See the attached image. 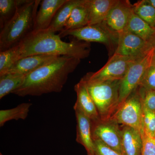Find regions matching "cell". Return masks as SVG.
I'll list each match as a JSON object with an SVG mask.
<instances>
[{"label": "cell", "mask_w": 155, "mask_h": 155, "mask_svg": "<svg viewBox=\"0 0 155 155\" xmlns=\"http://www.w3.org/2000/svg\"><path fill=\"white\" fill-rule=\"evenodd\" d=\"M27 75L7 73L0 75V99L22 86Z\"/></svg>", "instance_id": "obj_21"}, {"label": "cell", "mask_w": 155, "mask_h": 155, "mask_svg": "<svg viewBox=\"0 0 155 155\" xmlns=\"http://www.w3.org/2000/svg\"><path fill=\"white\" fill-rule=\"evenodd\" d=\"M0 155H3L2 154V153H0Z\"/></svg>", "instance_id": "obj_34"}, {"label": "cell", "mask_w": 155, "mask_h": 155, "mask_svg": "<svg viewBox=\"0 0 155 155\" xmlns=\"http://www.w3.org/2000/svg\"><path fill=\"white\" fill-rule=\"evenodd\" d=\"M89 12L86 0L73 9L67 20L64 30H71L81 28L88 25Z\"/></svg>", "instance_id": "obj_20"}, {"label": "cell", "mask_w": 155, "mask_h": 155, "mask_svg": "<svg viewBox=\"0 0 155 155\" xmlns=\"http://www.w3.org/2000/svg\"><path fill=\"white\" fill-rule=\"evenodd\" d=\"M147 48L148 51H149L151 49L153 50L154 54H155V28L154 32L152 37L147 42Z\"/></svg>", "instance_id": "obj_31"}, {"label": "cell", "mask_w": 155, "mask_h": 155, "mask_svg": "<svg viewBox=\"0 0 155 155\" xmlns=\"http://www.w3.org/2000/svg\"><path fill=\"white\" fill-rule=\"evenodd\" d=\"M58 35L61 38L71 36L80 41L103 44L106 46L110 56L115 53L119 42V34L111 30L104 22L77 29L63 30Z\"/></svg>", "instance_id": "obj_5"}, {"label": "cell", "mask_w": 155, "mask_h": 155, "mask_svg": "<svg viewBox=\"0 0 155 155\" xmlns=\"http://www.w3.org/2000/svg\"><path fill=\"white\" fill-rule=\"evenodd\" d=\"M80 59L60 56L26 76L22 86L12 94L19 97L39 96L61 92L69 74L75 71Z\"/></svg>", "instance_id": "obj_1"}, {"label": "cell", "mask_w": 155, "mask_h": 155, "mask_svg": "<svg viewBox=\"0 0 155 155\" xmlns=\"http://www.w3.org/2000/svg\"><path fill=\"white\" fill-rule=\"evenodd\" d=\"M67 0H43L35 20L33 30H42L49 27L59 8Z\"/></svg>", "instance_id": "obj_14"}, {"label": "cell", "mask_w": 155, "mask_h": 155, "mask_svg": "<svg viewBox=\"0 0 155 155\" xmlns=\"http://www.w3.org/2000/svg\"><path fill=\"white\" fill-rule=\"evenodd\" d=\"M148 52L147 41L125 30L119 34L118 46L114 54L137 60L144 57Z\"/></svg>", "instance_id": "obj_10"}, {"label": "cell", "mask_w": 155, "mask_h": 155, "mask_svg": "<svg viewBox=\"0 0 155 155\" xmlns=\"http://www.w3.org/2000/svg\"><path fill=\"white\" fill-rule=\"evenodd\" d=\"M143 128L147 133L155 137V113L149 110L143 106Z\"/></svg>", "instance_id": "obj_28"}, {"label": "cell", "mask_w": 155, "mask_h": 155, "mask_svg": "<svg viewBox=\"0 0 155 155\" xmlns=\"http://www.w3.org/2000/svg\"><path fill=\"white\" fill-rule=\"evenodd\" d=\"M118 0H86L89 12L88 25L102 23Z\"/></svg>", "instance_id": "obj_17"}, {"label": "cell", "mask_w": 155, "mask_h": 155, "mask_svg": "<svg viewBox=\"0 0 155 155\" xmlns=\"http://www.w3.org/2000/svg\"><path fill=\"white\" fill-rule=\"evenodd\" d=\"M136 61L114 54L100 70L95 72H89L81 78L90 82L122 80L129 67Z\"/></svg>", "instance_id": "obj_8"}, {"label": "cell", "mask_w": 155, "mask_h": 155, "mask_svg": "<svg viewBox=\"0 0 155 155\" xmlns=\"http://www.w3.org/2000/svg\"><path fill=\"white\" fill-rule=\"evenodd\" d=\"M94 149L92 155H123L111 148L102 142L94 140Z\"/></svg>", "instance_id": "obj_30"}, {"label": "cell", "mask_w": 155, "mask_h": 155, "mask_svg": "<svg viewBox=\"0 0 155 155\" xmlns=\"http://www.w3.org/2000/svg\"><path fill=\"white\" fill-rule=\"evenodd\" d=\"M147 1L152 5L155 8V0H147Z\"/></svg>", "instance_id": "obj_32"}, {"label": "cell", "mask_w": 155, "mask_h": 155, "mask_svg": "<svg viewBox=\"0 0 155 155\" xmlns=\"http://www.w3.org/2000/svg\"><path fill=\"white\" fill-rule=\"evenodd\" d=\"M153 54V50L151 49L145 56L134 61L129 67L125 77L121 81L116 111L139 86L145 72L151 65Z\"/></svg>", "instance_id": "obj_7"}, {"label": "cell", "mask_w": 155, "mask_h": 155, "mask_svg": "<svg viewBox=\"0 0 155 155\" xmlns=\"http://www.w3.org/2000/svg\"><path fill=\"white\" fill-rule=\"evenodd\" d=\"M125 30L134 34L147 42L152 37L155 28L152 27L139 17L134 13L133 10Z\"/></svg>", "instance_id": "obj_19"}, {"label": "cell", "mask_w": 155, "mask_h": 155, "mask_svg": "<svg viewBox=\"0 0 155 155\" xmlns=\"http://www.w3.org/2000/svg\"><path fill=\"white\" fill-rule=\"evenodd\" d=\"M40 1H29L17 8L15 14L5 25L0 33L1 51L19 43L33 30L36 9Z\"/></svg>", "instance_id": "obj_3"}, {"label": "cell", "mask_w": 155, "mask_h": 155, "mask_svg": "<svg viewBox=\"0 0 155 155\" xmlns=\"http://www.w3.org/2000/svg\"><path fill=\"white\" fill-rule=\"evenodd\" d=\"M138 87L145 90H155V65L151 64L147 69Z\"/></svg>", "instance_id": "obj_26"}, {"label": "cell", "mask_w": 155, "mask_h": 155, "mask_svg": "<svg viewBox=\"0 0 155 155\" xmlns=\"http://www.w3.org/2000/svg\"><path fill=\"white\" fill-rule=\"evenodd\" d=\"M94 102L100 118L110 119L116 111L122 80L90 82L83 80Z\"/></svg>", "instance_id": "obj_4"}, {"label": "cell", "mask_w": 155, "mask_h": 155, "mask_svg": "<svg viewBox=\"0 0 155 155\" xmlns=\"http://www.w3.org/2000/svg\"><path fill=\"white\" fill-rule=\"evenodd\" d=\"M93 140H100L116 151L122 154V133L119 124L113 118L91 120Z\"/></svg>", "instance_id": "obj_9"}, {"label": "cell", "mask_w": 155, "mask_h": 155, "mask_svg": "<svg viewBox=\"0 0 155 155\" xmlns=\"http://www.w3.org/2000/svg\"><path fill=\"white\" fill-rule=\"evenodd\" d=\"M140 133L143 143L141 155H155V137L147 133L143 127Z\"/></svg>", "instance_id": "obj_27"}, {"label": "cell", "mask_w": 155, "mask_h": 155, "mask_svg": "<svg viewBox=\"0 0 155 155\" xmlns=\"http://www.w3.org/2000/svg\"><path fill=\"white\" fill-rule=\"evenodd\" d=\"M27 0H0V20L1 27L15 14L17 8L28 3Z\"/></svg>", "instance_id": "obj_25"}, {"label": "cell", "mask_w": 155, "mask_h": 155, "mask_svg": "<svg viewBox=\"0 0 155 155\" xmlns=\"http://www.w3.org/2000/svg\"><path fill=\"white\" fill-rule=\"evenodd\" d=\"M152 65H155V54H153V55L152 61Z\"/></svg>", "instance_id": "obj_33"}, {"label": "cell", "mask_w": 155, "mask_h": 155, "mask_svg": "<svg viewBox=\"0 0 155 155\" xmlns=\"http://www.w3.org/2000/svg\"><path fill=\"white\" fill-rule=\"evenodd\" d=\"M132 11L133 5L130 1L118 0L104 22L111 30L119 34L125 30Z\"/></svg>", "instance_id": "obj_11"}, {"label": "cell", "mask_w": 155, "mask_h": 155, "mask_svg": "<svg viewBox=\"0 0 155 155\" xmlns=\"http://www.w3.org/2000/svg\"><path fill=\"white\" fill-rule=\"evenodd\" d=\"M74 90L77 95V100L74 109L80 110L91 120L100 119L96 107L85 83L80 80L74 86Z\"/></svg>", "instance_id": "obj_15"}, {"label": "cell", "mask_w": 155, "mask_h": 155, "mask_svg": "<svg viewBox=\"0 0 155 155\" xmlns=\"http://www.w3.org/2000/svg\"><path fill=\"white\" fill-rule=\"evenodd\" d=\"M32 105L30 103H24L12 109L0 110V126L3 127L6 122L13 120H25L28 116L30 108Z\"/></svg>", "instance_id": "obj_22"}, {"label": "cell", "mask_w": 155, "mask_h": 155, "mask_svg": "<svg viewBox=\"0 0 155 155\" xmlns=\"http://www.w3.org/2000/svg\"><path fill=\"white\" fill-rule=\"evenodd\" d=\"M121 129L123 155H141L143 143L140 131L125 125H122Z\"/></svg>", "instance_id": "obj_16"}, {"label": "cell", "mask_w": 155, "mask_h": 155, "mask_svg": "<svg viewBox=\"0 0 155 155\" xmlns=\"http://www.w3.org/2000/svg\"><path fill=\"white\" fill-rule=\"evenodd\" d=\"M83 0H67L59 8L54 17L49 27L47 28L56 33L64 30L67 20L69 19L72 11L75 7L80 5Z\"/></svg>", "instance_id": "obj_18"}, {"label": "cell", "mask_w": 155, "mask_h": 155, "mask_svg": "<svg viewBox=\"0 0 155 155\" xmlns=\"http://www.w3.org/2000/svg\"><path fill=\"white\" fill-rule=\"evenodd\" d=\"M20 59L36 55L65 56L77 59L87 58L91 51L89 42L75 40L67 42L59 35L48 29L33 30L17 44Z\"/></svg>", "instance_id": "obj_2"}, {"label": "cell", "mask_w": 155, "mask_h": 155, "mask_svg": "<svg viewBox=\"0 0 155 155\" xmlns=\"http://www.w3.org/2000/svg\"><path fill=\"white\" fill-rule=\"evenodd\" d=\"M74 110L77 122L76 141L84 147L87 155H92L94 145L92 137L91 120L78 109Z\"/></svg>", "instance_id": "obj_13"}, {"label": "cell", "mask_w": 155, "mask_h": 155, "mask_svg": "<svg viewBox=\"0 0 155 155\" xmlns=\"http://www.w3.org/2000/svg\"><path fill=\"white\" fill-rule=\"evenodd\" d=\"M20 52L18 44L0 52V75L6 72L20 59Z\"/></svg>", "instance_id": "obj_24"}, {"label": "cell", "mask_w": 155, "mask_h": 155, "mask_svg": "<svg viewBox=\"0 0 155 155\" xmlns=\"http://www.w3.org/2000/svg\"><path fill=\"white\" fill-rule=\"evenodd\" d=\"M58 57L60 56L36 55L21 58L8 69L5 74L28 75L41 67L54 61Z\"/></svg>", "instance_id": "obj_12"}, {"label": "cell", "mask_w": 155, "mask_h": 155, "mask_svg": "<svg viewBox=\"0 0 155 155\" xmlns=\"http://www.w3.org/2000/svg\"><path fill=\"white\" fill-rule=\"evenodd\" d=\"M143 106L155 113V90H145L139 87Z\"/></svg>", "instance_id": "obj_29"}, {"label": "cell", "mask_w": 155, "mask_h": 155, "mask_svg": "<svg viewBox=\"0 0 155 155\" xmlns=\"http://www.w3.org/2000/svg\"><path fill=\"white\" fill-rule=\"evenodd\" d=\"M134 12L153 28H155V8L147 0L137 1L133 5Z\"/></svg>", "instance_id": "obj_23"}, {"label": "cell", "mask_w": 155, "mask_h": 155, "mask_svg": "<svg viewBox=\"0 0 155 155\" xmlns=\"http://www.w3.org/2000/svg\"><path fill=\"white\" fill-rule=\"evenodd\" d=\"M111 118L119 124L141 130L143 127V108L138 87Z\"/></svg>", "instance_id": "obj_6"}]
</instances>
